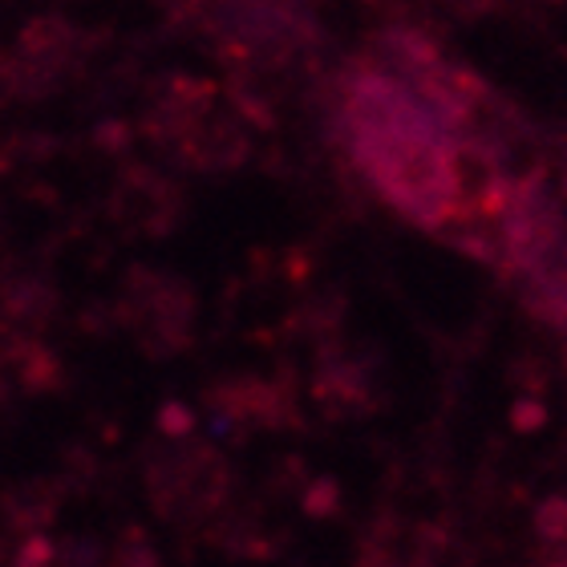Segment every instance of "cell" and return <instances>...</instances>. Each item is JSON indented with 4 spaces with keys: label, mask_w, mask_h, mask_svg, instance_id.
<instances>
[{
    "label": "cell",
    "mask_w": 567,
    "mask_h": 567,
    "mask_svg": "<svg viewBox=\"0 0 567 567\" xmlns=\"http://www.w3.org/2000/svg\"><path fill=\"white\" fill-rule=\"evenodd\" d=\"M227 471L224 458H215L207 446L178 450L175 458L158 466V498L175 515H203L224 495Z\"/></svg>",
    "instance_id": "cell-3"
},
{
    "label": "cell",
    "mask_w": 567,
    "mask_h": 567,
    "mask_svg": "<svg viewBox=\"0 0 567 567\" xmlns=\"http://www.w3.org/2000/svg\"><path fill=\"white\" fill-rule=\"evenodd\" d=\"M215 405H219L227 417H236L239 425H248V422L251 425H272L284 417V393L260 378H239V381L219 385Z\"/></svg>",
    "instance_id": "cell-6"
},
{
    "label": "cell",
    "mask_w": 567,
    "mask_h": 567,
    "mask_svg": "<svg viewBox=\"0 0 567 567\" xmlns=\"http://www.w3.org/2000/svg\"><path fill=\"white\" fill-rule=\"evenodd\" d=\"M446 183H450V212L458 215L486 212V207H495L507 195V183L498 175L491 146L471 138L446 142Z\"/></svg>",
    "instance_id": "cell-5"
},
{
    "label": "cell",
    "mask_w": 567,
    "mask_h": 567,
    "mask_svg": "<svg viewBox=\"0 0 567 567\" xmlns=\"http://www.w3.org/2000/svg\"><path fill=\"white\" fill-rule=\"evenodd\" d=\"M523 305L532 317H539L551 329L567 332V264L564 268H551V272H535L523 276Z\"/></svg>",
    "instance_id": "cell-8"
},
{
    "label": "cell",
    "mask_w": 567,
    "mask_h": 567,
    "mask_svg": "<svg viewBox=\"0 0 567 567\" xmlns=\"http://www.w3.org/2000/svg\"><path fill=\"white\" fill-rule=\"evenodd\" d=\"M178 163H187L190 171H207V175H219V171H236L251 158V134L248 122L239 118L236 110L231 114H207L190 126L183 138L175 142L171 151Z\"/></svg>",
    "instance_id": "cell-4"
},
{
    "label": "cell",
    "mask_w": 567,
    "mask_h": 567,
    "mask_svg": "<svg viewBox=\"0 0 567 567\" xmlns=\"http://www.w3.org/2000/svg\"><path fill=\"white\" fill-rule=\"evenodd\" d=\"M178 212H183V195H178L175 183L142 163L126 166L122 178L114 183V195H110V215L131 231L158 236L166 227H175Z\"/></svg>",
    "instance_id": "cell-2"
},
{
    "label": "cell",
    "mask_w": 567,
    "mask_h": 567,
    "mask_svg": "<svg viewBox=\"0 0 567 567\" xmlns=\"http://www.w3.org/2000/svg\"><path fill=\"white\" fill-rule=\"evenodd\" d=\"M446 142L450 134L442 131V122L422 106L402 131L353 142L349 158L393 212L434 231L450 212Z\"/></svg>",
    "instance_id": "cell-1"
},
{
    "label": "cell",
    "mask_w": 567,
    "mask_h": 567,
    "mask_svg": "<svg viewBox=\"0 0 567 567\" xmlns=\"http://www.w3.org/2000/svg\"><path fill=\"white\" fill-rule=\"evenodd\" d=\"M442 4H446L454 17H462V21H474V17H486L498 0H442Z\"/></svg>",
    "instance_id": "cell-9"
},
{
    "label": "cell",
    "mask_w": 567,
    "mask_h": 567,
    "mask_svg": "<svg viewBox=\"0 0 567 567\" xmlns=\"http://www.w3.org/2000/svg\"><path fill=\"white\" fill-rule=\"evenodd\" d=\"M369 567H430L434 564V544L422 527H405V523H385L369 535L365 547Z\"/></svg>",
    "instance_id": "cell-7"
}]
</instances>
